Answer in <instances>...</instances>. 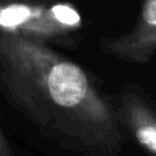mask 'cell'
Returning a JSON list of instances; mask_svg holds the SVG:
<instances>
[{"label":"cell","instance_id":"cell-1","mask_svg":"<svg viewBox=\"0 0 156 156\" xmlns=\"http://www.w3.org/2000/svg\"><path fill=\"white\" fill-rule=\"evenodd\" d=\"M0 90L46 139L82 156H117L124 144L115 101L50 44L0 34Z\"/></svg>","mask_w":156,"mask_h":156},{"label":"cell","instance_id":"cell-2","mask_svg":"<svg viewBox=\"0 0 156 156\" xmlns=\"http://www.w3.org/2000/svg\"><path fill=\"white\" fill-rule=\"evenodd\" d=\"M82 26L80 12L65 0H0V34L69 46Z\"/></svg>","mask_w":156,"mask_h":156},{"label":"cell","instance_id":"cell-3","mask_svg":"<svg viewBox=\"0 0 156 156\" xmlns=\"http://www.w3.org/2000/svg\"><path fill=\"white\" fill-rule=\"evenodd\" d=\"M101 51L113 58L146 65L156 55V0H141L133 26L124 33L99 40Z\"/></svg>","mask_w":156,"mask_h":156},{"label":"cell","instance_id":"cell-4","mask_svg":"<svg viewBox=\"0 0 156 156\" xmlns=\"http://www.w3.org/2000/svg\"><path fill=\"white\" fill-rule=\"evenodd\" d=\"M121 128L150 156H156V104L135 83L127 82L115 101Z\"/></svg>","mask_w":156,"mask_h":156},{"label":"cell","instance_id":"cell-5","mask_svg":"<svg viewBox=\"0 0 156 156\" xmlns=\"http://www.w3.org/2000/svg\"><path fill=\"white\" fill-rule=\"evenodd\" d=\"M0 156H16L1 127H0Z\"/></svg>","mask_w":156,"mask_h":156}]
</instances>
